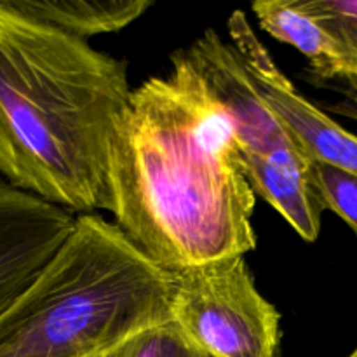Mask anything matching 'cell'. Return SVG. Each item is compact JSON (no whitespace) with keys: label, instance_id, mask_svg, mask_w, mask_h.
<instances>
[{"label":"cell","instance_id":"7c38bea8","mask_svg":"<svg viewBox=\"0 0 357 357\" xmlns=\"http://www.w3.org/2000/svg\"><path fill=\"white\" fill-rule=\"evenodd\" d=\"M314 183L324 208L337 213L357 237V176L338 167L314 162Z\"/></svg>","mask_w":357,"mask_h":357},{"label":"cell","instance_id":"8992f818","mask_svg":"<svg viewBox=\"0 0 357 357\" xmlns=\"http://www.w3.org/2000/svg\"><path fill=\"white\" fill-rule=\"evenodd\" d=\"M227 26L230 44L239 52L257 91L295 136L303 152L314 162L328 164L357 176V136L298 93L261 44L243 10L232 13Z\"/></svg>","mask_w":357,"mask_h":357},{"label":"cell","instance_id":"4fadbf2b","mask_svg":"<svg viewBox=\"0 0 357 357\" xmlns=\"http://www.w3.org/2000/svg\"><path fill=\"white\" fill-rule=\"evenodd\" d=\"M357 59V0H295Z\"/></svg>","mask_w":357,"mask_h":357},{"label":"cell","instance_id":"277c9868","mask_svg":"<svg viewBox=\"0 0 357 357\" xmlns=\"http://www.w3.org/2000/svg\"><path fill=\"white\" fill-rule=\"evenodd\" d=\"M171 319L213 357H275L281 314L255 286L244 257L173 272Z\"/></svg>","mask_w":357,"mask_h":357},{"label":"cell","instance_id":"6da1fadb","mask_svg":"<svg viewBox=\"0 0 357 357\" xmlns=\"http://www.w3.org/2000/svg\"><path fill=\"white\" fill-rule=\"evenodd\" d=\"M110 187L117 227L164 271L257 248V195L232 121L185 49L131 93L112 138Z\"/></svg>","mask_w":357,"mask_h":357},{"label":"cell","instance_id":"5b68a950","mask_svg":"<svg viewBox=\"0 0 357 357\" xmlns=\"http://www.w3.org/2000/svg\"><path fill=\"white\" fill-rule=\"evenodd\" d=\"M185 52L232 121L239 150L288 169L312 173L314 160L265 103L232 44L208 28Z\"/></svg>","mask_w":357,"mask_h":357},{"label":"cell","instance_id":"52a82bcc","mask_svg":"<svg viewBox=\"0 0 357 357\" xmlns=\"http://www.w3.org/2000/svg\"><path fill=\"white\" fill-rule=\"evenodd\" d=\"M75 223L66 208L0 178V316L51 264Z\"/></svg>","mask_w":357,"mask_h":357},{"label":"cell","instance_id":"9a60e30c","mask_svg":"<svg viewBox=\"0 0 357 357\" xmlns=\"http://www.w3.org/2000/svg\"><path fill=\"white\" fill-rule=\"evenodd\" d=\"M347 357H357V347H356V349H354V351H352V352H351V354H349Z\"/></svg>","mask_w":357,"mask_h":357},{"label":"cell","instance_id":"7a4b0ae2","mask_svg":"<svg viewBox=\"0 0 357 357\" xmlns=\"http://www.w3.org/2000/svg\"><path fill=\"white\" fill-rule=\"evenodd\" d=\"M128 63L0 0V176L66 208H114L110 146Z\"/></svg>","mask_w":357,"mask_h":357},{"label":"cell","instance_id":"ba28073f","mask_svg":"<svg viewBox=\"0 0 357 357\" xmlns=\"http://www.w3.org/2000/svg\"><path fill=\"white\" fill-rule=\"evenodd\" d=\"M251 9L261 30L305 56L314 75L357 84V59L295 0H258Z\"/></svg>","mask_w":357,"mask_h":357},{"label":"cell","instance_id":"9c48e42d","mask_svg":"<svg viewBox=\"0 0 357 357\" xmlns=\"http://www.w3.org/2000/svg\"><path fill=\"white\" fill-rule=\"evenodd\" d=\"M239 159L255 195L265 199L303 241H317L326 208L321 201L312 173L288 169L244 150H239Z\"/></svg>","mask_w":357,"mask_h":357},{"label":"cell","instance_id":"5bb4252c","mask_svg":"<svg viewBox=\"0 0 357 357\" xmlns=\"http://www.w3.org/2000/svg\"><path fill=\"white\" fill-rule=\"evenodd\" d=\"M338 110H344L342 114H349L357 117V84H351L347 89V101L340 107H337Z\"/></svg>","mask_w":357,"mask_h":357},{"label":"cell","instance_id":"3957f363","mask_svg":"<svg viewBox=\"0 0 357 357\" xmlns=\"http://www.w3.org/2000/svg\"><path fill=\"white\" fill-rule=\"evenodd\" d=\"M173 272L96 213L0 316V357H101L171 319Z\"/></svg>","mask_w":357,"mask_h":357},{"label":"cell","instance_id":"30bf717a","mask_svg":"<svg viewBox=\"0 0 357 357\" xmlns=\"http://www.w3.org/2000/svg\"><path fill=\"white\" fill-rule=\"evenodd\" d=\"M21 3L37 20L80 40L124 30L153 6L152 0H21Z\"/></svg>","mask_w":357,"mask_h":357},{"label":"cell","instance_id":"8fae6325","mask_svg":"<svg viewBox=\"0 0 357 357\" xmlns=\"http://www.w3.org/2000/svg\"><path fill=\"white\" fill-rule=\"evenodd\" d=\"M101 357H213L183 333L173 319L149 328Z\"/></svg>","mask_w":357,"mask_h":357}]
</instances>
